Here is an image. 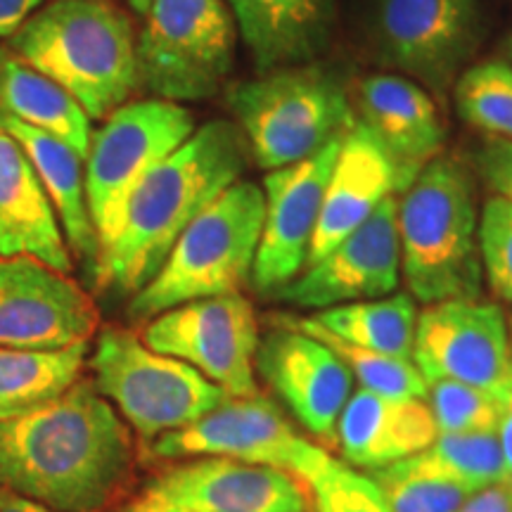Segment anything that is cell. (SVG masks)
Returning <instances> with one entry per match:
<instances>
[{
	"instance_id": "6da1fadb",
	"label": "cell",
	"mask_w": 512,
	"mask_h": 512,
	"mask_svg": "<svg viewBox=\"0 0 512 512\" xmlns=\"http://www.w3.org/2000/svg\"><path fill=\"white\" fill-rule=\"evenodd\" d=\"M133 465L131 427L86 377L46 406L0 420V486L57 512L110 508Z\"/></svg>"
},
{
	"instance_id": "7a4b0ae2",
	"label": "cell",
	"mask_w": 512,
	"mask_h": 512,
	"mask_svg": "<svg viewBox=\"0 0 512 512\" xmlns=\"http://www.w3.org/2000/svg\"><path fill=\"white\" fill-rule=\"evenodd\" d=\"M252 162L235 121L214 119L176 147L147 174L126 204L110 247L98 254V290L133 297L155 278L181 233L223 190L240 181Z\"/></svg>"
},
{
	"instance_id": "3957f363",
	"label": "cell",
	"mask_w": 512,
	"mask_h": 512,
	"mask_svg": "<svg viewBox=\"0 0 512 512\" xmlns=\"http://www.w3.org/2000/svg\"><path fill=\"white\" fill-rule=\"evenodd\" d=\"M10 53L91 119H107L138 88L136 31L112 0H53L10 36Z\"/></svg>"
},
{
	"instance_id": "277c9868",
	"label": "cell",
	"mask_w": 512,
	"mask_h": 512,
	"mask_svg": "<svg viewBox=\"0 0 512 512\" xmlns=\"http://www.w3.org/2000/svg\"><path fill=\"white\" fill-rule=\"evenodd\" d=\"M401 273L415 302L482 297L475 178L456 157L439 155L396 200Z\"/></svg>"
},
{
	"instance_id": "5b68a950",
	"label": "cell",
	"mask_w": 512,
	"mask_h": 512,
	"mask_svg": "<svg viewBox=\"0 0 512 512\" xmlns=\"http://www.w3.org/2000/svg\"><path fill=\"white\" fill-rule=\"evenodd\" d=\"M264 226V190L235 181L183 230L169 256L128 304V318L147 323L178 304L242 292L252 280Z\"/></svg>"
},
{
	"instance_id": "8992f818",
	"label": "cell",
	"mask_w": 512,
	"mask_h": 512,
	"mask_svg": "<svg viewBox=\"0 0 512 512\" xmlns=\"http://www.w3.org/2000/svg\"><path fill=\"white\" fill-rule=\"evenodd\" d=\"M228 105L249 157L266 171L316 155L356 124L347 86L316 64L275 69L240 83Z\"/></svg>"
},
{
	"instance_id": "52a82bcc",
	"label": "cell",
	"mask_w": 512,
	"mask_h": 512,
	"mask_svg": "<svg viewBox=\"0 0 512 512\" xmlns=\"http://www.w3.org/2000/svg\"><path fill=\"white\" fill-rule=\"evenodd\" d=\"M136 36L138 88L152 98L204 102L221 93L235 62L226 0H150Z\"/></svg>"
},
{
	"instance_id": "ba28073f",
	"label": "cell",
	"mask_w": 512,
	"mask_h": 512,
	"mask_svg": "<svg viewBox=\"0 0 512 512\" xmlns=\"http://www.w3.org/2000/svg\"><path fill=\"white\" fill-rule=\"evenodd\" d=\"M93 384L126 425L150 444L181 430L226 399V392L178 358L157 354L126 328H105L91 356Z\"/></svg>"
},
{
	"instance_id": "9c48e42d",
	"label": "cell",
	"mask_w": 512,
	"mask_h": 512,
	"mask_svg": "<svg viewBox=\"0 0 512 512\" xmlns=\"http://www.w3.org/2000/svg\"><path fill=\"white\" fill-rule=\"evenodd\" d=\"M195 128V117L185 105L147 98L124 102L105 119L100 131L93 133L83 166L98 254L117 238L133 190L162 159L181 147Z\"/></svg>"
},
{
	"instance_id": "30bf717a",
	"label": "cell",
	"mask_w": 512,
	"mask_h": 512,
	"mask_svg": "<svg viewBox=\"0 0 512 512\" xmlns=\"http://www.w3.org/2000/svg\"><path fill=\"white\" fill-rule=\"evenodd\" d=\"M140 339L157 354L188 363L226 396H256L259 320L242 292L178 304L145 323Z\"/></svg>"
},
{
	"instance_id": "8fae6325",
	"label": "cell",
	"mask_w": 512,
	"mask_h": 512,
	"mask_svg": "<svg viewBox=\"0 0 512 512\" xmlns=\"http://www.w3.org/2000/svg\"><path fill=\"white\" fill-rule=\"evenodd\" d=\"M302 479L219 456L183 458L152 475L119 512H309Z\"/></svg>"
},
{
	"instance_id": "7c38bea8",
	"label": "cell",
	"mask_w": 512,
	"mask_h": 512,
	"mask_svg": "<svg viewBox=\"0 0 512 512\" xmlns=\"http://www.w3.org/2000/svg\"><path fill=\"white\" fill-rule=\"evenodd\" d=\"M147 451L164 460L230 458L249 465L275 467L299 479L323 448L299 437L278 406L256 394L226 396L219 406L190 425L159 434L150 441Z\"/></svg>"
},
{
	"instance_id": "4fadbf2b",
	"label": "cell",
	"mask_w": 512,
	"mask_h": 512,
	"mask_svg": "<svg viewBox=\"0 0 512 512\" xmlns=\"http://www.w3.org/2000/svg\"><path fill=\"white\" fill-rule=\"evenodd\" d=\"M413 363L432 380H456L501 396L512 377L510 332L501 306L446 299L418 311Z\"/></svg>"
},
{
	"instance_id": "5bb4252c",
	"label": "cell",
	"mask_w": 512,
	"mask_h": 512,
	"mask_svg": "<svg viewBox=\"0 0 512 512\" xmlns=\"http://www.w3.org/2000/svg\"><path fill=\"white\" fill-rule=\"evenodd\" d=\"M477 0H377L375 36L384 64L446 95L477 43Z\"/></svg>"
},
{
	"instance_id": "9a60e30c",
	"label": "cell",
	"mask_w": 512,
	"mask_h": 512,
	"mask_svg": "<svg viewBox=\"0 0 512 512\" xmlns=\"http://www.w3.org/2000/svg\"><path fill=\"white\" fill-rule=\"evenodd\" d=\"M98 309L67 273L31 256H0V347L64 349L91 342Z\"/></svg>"
},
{
	"instance_id": "2e32d148",
	"label": "cell",
	"mask_w": 512,
	"mask_h": 512,
	"mask_svg": "<svg viewBox=\"0 0 512 512\" xmlns=\"http://www.w3.org/2000/svg\"><path fill=\"white\" fill-rule=\"evenodd\" d=\"M342 138L332 140L302 162L273 169L264 176V226L252 271L256 292L275 297L306 268Z\"/></svg>"
},
{
	"instance_id": "e0dca14e",
	"label": "cell",
	"mask_w": 512,
	"mask_h": 512,
	"mask_svg": "<svg viewBox=\"0 0 512 512\" xmlns=\"http://www.w3.org/2000/svg\"><path fill=\"white\" fill-rule=\"evenodd\" d=\"M401 280L396 195H389L366 223L304 268L275 294L299 309H330L394 294Z\"/></svg>"
},
{
	"instance_id": "ac0fdd59",
	"label": "cell",
	"mask_w": 512,
	"mask_h": 512,
	"mask_svg": "<svg viewBox=\"0 0 512 512\" xmlns=\"http://www.w3.org/2000/svg\"><path fill=\"white\" fill-rule=\"evenodd\" d=\"M254 366L306 430L318 439H335L339 415L354 392V375L328 344L278 318L259 339Z\"/></svg>"
},
{
	"instance_id": "d6986e66",
	"label": "cell",
	"mask_w": 512,
	"mask_h": 512,
	"mask_svg": "<svg viewBox=\"0 0 512 512\" xmlns=\"http://www.w3.org/2000/svg\"><path fill=\"white\" fill-rule=\"evenodd\" d=\"M349 95L356 119L392 159L396 192H403L444 150L446 131L437 100L401 74L366 76Z\"/></svg>"
},
{
	"instance_id": "ffe728a7",
	"label": "cell",
	"mask_w": 512,
	"mask_h": 512,
	"mask_svg": "<svg viewBox=\"0 0 512 512\" xmlns=\"http://www.w3.org/2000/svg\"><path fill=\"white\" fill-rule=\"evenodd\" d=\"M389 195H396L392 159L356 119L339 145L306 266L323 259L332 247L366 223Z\"/></svg>"
},
{
	"instance_id": "44dd1931",
	"label": "cell",
	"mask_w": 512,
	"mask_h": 512,
	"mask_svg": "<svg viewBox=\"0 0 512 512\" xmlns=\"http://www.w3.org/2000/svg\"><path fill=\"white\" fill-rule=\"evenodd\" d=\"M259 74L313 64L330 48L337 0H226Z\"/></svg>"
},
{
	"instance_id": "7402d4cb",
	"label": "cell",
	"mask_w": 512,
	"mask_h": 512,
	"mask_svg": "<svg viewBox=\"0 0 512 512\" xmlns=\"http://www.w3.org/2000/svg\"><path fill=\"white\" fill-rule=\"evenodd\" d=\"M425 399H399L358 387L337 420L342 458L361 470H382L425 451L437 439Z\"/></svg>"
},
{
	"instance_id": "603a6c76",
	"label": "cell",
	"mask_w": 512,
	"mask_h": 512,
	"mask_svg": "<svg viewBox=\"0 0 512 512\" xmlns=\"http://www.w3.org/2000/svg\"><path fill=\"white\" fill-rule=\"evenodd\" d=\"M0 256H31L60 273H72L74 259L64 240L48 192L29 157L0 126Z\"/></svg>"
},
{
	"instance_id": "cb8c5ba5",
	"label": "cell",
	"mask_w": 512,
	"mask_h": 512,
	"mask_svg": "<svg viewBox=\"0 0 512 512\" xmlns=\"http://www.w3.org/2000/svg\"><path fill=\"white\" fill-rule=\"evenodd\" d=\"M0 126L17 140L34 166L38 181L48 192L57 219H60L69 252L93 266L95 256H98V238H95L91 214H88L83 157L76 155L62 140L22 124L3 112H0Z\"/></svg>"
},
{
	"instance_id": "d4e9b609",
	"label": "cell",
	"mask_w": 512,
	"mask_h": 512,
	"mask_svg": "<svg viewBox=\"0 0 512 512\" xmlns=\"http://www.w3.org/2000/svg\"><path fill=\"white\" fill-rule=\"evenodd\" d=\"M0 112L62 140L86 162L93 119L64 88L8 50H0Z\"/></svg>"
},
{
	"instance_id": "484cf974",
	"label": "cell",
	"mask_w": 512,
	"mask_h": 512,
	"mask_svg": "<svg viewBox=\"0 0 512 512\" xmlns=\"http://www.w3.org/2000/svg\"><path fill=\"white\" fill-rule=\"evenodd\" d=\"M91 342L64 349L0 347V420L27 415L81 380Z\"/></svg>"
},
{
	"instance_id": "4316f807",
	"label": "cell",
	"mask_w": 512,
	"mask_h": 512,
	"mask_svg": "<svg viewBox=\"0 0 512 512\" xmlns=\"http://www.w3.org/2000/svg\"><path fill=\"white\" fill-rule=\"evenodd\" d=\"M311 318L330 335L344 339L354 347L413 361L418 304L408 292L330 306V309L313 313Z\"/></svg>"
},
{
	"instance_id": "83f0119b",
	"label": "cell",
	"mask_w": 512,
	"mask_h": 512,
	"mask_svg": "<svg viewBox=\"0 0 512 512\" xmlns=\"http://www.w3.org/2000/svg\"><path fill=\"white\" fill-rule=\"evenodd\" d=\"M292 328L306 332V335L318 339V342L328 344L335 354L342 358L344 366L354 375L363 389L384 396H399V399H427V380L422 377L418 366L411 358H399L380 354V351H370L354 347V344L344 342L328 330H323L311 316L306 318H287L280 316Z\"/></svg>"
},
{
	"instance_id": "f1b7e54d",
	"label": "cell",
	"mask_w": 512,
	"mask_h": 512,
	"mask_svg": "<svg viewBox=\"0 0 512 512\" xmlns=\"http://www.w3.org/2000/svg\"><path fill=\"white\" fill-rule=\"evenodd\" d=\"M392 512H458L472 489L427 465L418 453L370 472Z\"/></svg>"
},
{
	"instance_id": "f546056e",
	"label": "cell",
	"mask_w": 512,
	"mask_h": 512,
	"mask_svg": "<svg viewBox=\"0 0 512 512\" xmlns=\"http://www.w3.org/2000/svg\"><path fill=\"white\" fill-rule=\"evenodd\" d=\"M460 119L484 136L512 140V67L491 60L465 69L453 83Z\"/></svg>"
},
{
	"instance_id": "4dcf8cb0",
	"label": "cell",
	"mask_w": 512,
	"mask_h": 512,
	"mask_svg": "<svg viewBox=\"0 0 512 512\" xmlns=\"http://www.w3.org/2000/svg\"><path fill=\"white\" fill-rule=\"evenodd\" d=\"M418 456L472 491L508 479L496 432L437 434V439Z\"/></svg>"
},
{
	"instance_id": "1f68e13d",
	"label": "cell",
	"mask_w": 512,
	"mask_h": 512,
	"mask_svg": "<svg viewBox=\"0 0 512 512\" xmlns=\"http://www.w3.org/2000/svg\"><path fill=\"white\" fill-rule=\"evenodd\" d=\"M299 479L309 489L316 512H392L373 479L358 475L354 467L335 460L325 448Z\"/></svg>"
},
{
	"instance_id": "d6a6232c",
	"label": "cell",
	"mask_w": 512,
	"mask_h": 512,
	"mask_svg": "<svg viewBox=\"0 0 512 512\" xmlns=\"http://www.w3.org/2000/svg\"><path fill=\"white\" fill-rule=\"evenodd\" d=\"M427 406L439 434L496 432L501 403L498 396L456 380L427 382Z\"/></svg>"
},
{
	"instance_id": "836d02e7",
	"label": "cell",
	"mask_w": 512,
	"mask_h": 512,
	"mask_svg": "<svg viewBox=\"0 0 512 512\" xmlns=\"http://www.w3.org/2000/svg\"><path fill=\"white\" fill-rule=\"evenodd\" d=\"M479 259L491 292L512 304V204L491 195L479 211Z\"/></svg>"
},
{
	"instance_id": "e575fe53",
	"label": "cell",
	"mask_w": 512,
	"mask_h": 512,
	"mask_svg": "<svg viewBox=\"0 0 512 512\" xmlns=\"http://www.w3.org/2000/svg\"><path fill=\"white\" fill-rule=\"evenodd\" d=\"M475 169L482 181L512 204V140L486 136L475 150Z\"/></svg>"
},
{
	"instance_id": "d590c367",
	"label": "cell",
	"mask_w": 512,
	"mask_h": 512,
	"mask_svg": "<svg viewBox=\"0 0 512 512\" xmlns=\"http://www.w3.org/2000/svg\"><path fill=\"white\" fill-rule=\"evenodd\" d=\"M458 512H512V479L472 491Z\"/></svg>"
},
{
	"instance_id": "8d00e7d4",
	"label": "cell",
	"mask_w": 512,
	"mask_h": 512,
	"mask_svg": "<svg viewBox=\"0 0 512 512\" xmlns=\"http://www.w3.org/2000/svg\"><path fill=\"white\" fill-rule=\"evenodd\" d=\"M43 0H0V38H10L34 12Z\"/></svg>"
},
{
	"instance_id": "74e56055",
	"label": "cell",
	"mask_w": 512,
	"mask_h": 512,
	"mask_svg": "<svg viewBox=\"0 0 512 512\" xmlns=\"http://www.w3.org/2000/svg\"><path fill=\"white\" fill-rule=\"evenodd\" d=\"M498 403H501V415H498L496 434H498V441H501L505 475H508V479H512V377L508 387H505V392L498 396Z\"/></svg>"
},
{
	"instance_id": "f35d334b",
	"label": "cell",
	"mask_w": 512,
	"mask_h": 512,
	"mask_svg": "<svg viewBox=\"0 0 512 512\" xmlns=\"http://www.w3.org/2000/svg\"><path fill=\"white\" fill-rule=\"evenodd\" d=\"M0 512H57V510L48 508V505L31 501V498L19 496V494H15V491L3 489V486H0Z\"/></svg>"
},
{
	"instance_id": "ab89813d",
	"label": "cell",
	"mask_w": 512,
	"mask_h": 512,
	"mask_svg": "<svg viewBox=\"0 0 512 512\" xmlns=\"http://www.w3.org/2000/svg\"><path fill=\"white\" fill-rule=\"evenodd\" d=\"M128 3H131V8L138 12V15H145V10H147V5H150V0H128Z\"/></svg>"
},
{
	"instance_id": "60d3db41",
	"label": "cell",
	"mask_w": 512,
	"mask_h": 512,
	"mask_svg": "<svg viewBox=\"0 0 512 512\" xmlns=\"http://www.w3.org/2000/svg\"><path fill=\"white\" fill-rule=\"evenodd\" d=\"M508 332H510V351H512V316H510V323H508Z\"/></svg>"
}]
</instances>
